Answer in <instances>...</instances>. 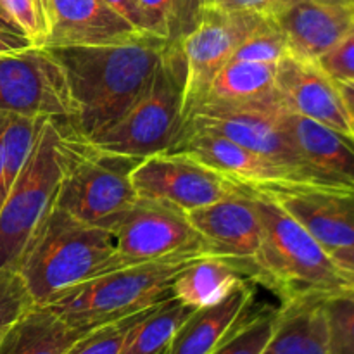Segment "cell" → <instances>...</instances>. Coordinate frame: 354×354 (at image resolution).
Here are the masks:
<instances>
[{
  "mask_svg": "<svg viewBox=\"0 0 354 354\" xmlns=\"http://www.w3.org/2000/svg\"><path fill=\"white\" fill-rule=\"evenodd\" d=\"M166 41L144 35L123 44L45 47L61 68L73 104L71 120H57L82 138L109 128L156 71Z\"/></svg>",
  "mask_w": 354,
  "mask_h": 354,
  "instance_id": "6da1fadb",
  "label": "cell"
},
{
  "mask_svg": "<svg viewBox=\"0 0 354 354\" xmlns=\"http://www.w3.org/2000/svg\"><path fill=\"white\" fill-rule=\"evenodd\" d=\"M123 266L107 228L52 207L31 234L14 270L26 283L33 304L44 306L80 283Z\"/></svg>",
  "mask_w": 354,
  "mask_h": 354,
  "instance_id": "7a4b0ae2",
  "label": "cell"
},
{
  "mask_svg": "<svg viewBox=\"0 0 354 354\" xmlns=\"http://www.w3.org/2000/svg\"><path fill=\"white\" fill-rule=\"evenodd\" d=\"M254 197L263 235L258 252L248 266V279L273 290L282 304L297 297L344 290V280L320 242L275 199Z\"/></svg>",
  "mask_w": 354,
  "mask_h": 354,
  "instance_id": "3957f363",
  "label": "cell"
},
{
  "mask_svg": "<svg viewBox=\"0 0 354 354\" xmlns=\"http://www.w3.org/2000/svg\"><path fill=\"white\" fill-rule=\"evenodd\" d=\"M196 258L138 263L95 277L52 299L48 306L73 328L90 332L133 317L173 297L176 277Z\"/></svg>",
  "mask_w": 354,
  "mask_h": 354,
  "instance_id": "277c9868",
  "label": "cell"
},
{
  "mask_svg": "<svg viewBox=\"0 0 354 354\" xmlns=\"http://www.w3.org/2000/svg\"><path fill=\"white\" fill-rule=\"evenodd\" d=\"M187 66L180 41H166L144 92L104 131L85 138L106 152L144 159L161 154L175 142L185 121Z\"/></svg>",
  "mask_w": 354,
  "mask_h": 354,
  "instance_id": "5b68a950",
  "label": "cell"
},
{
  "mask_svg": "<svg viewBox=\"0 0 354 354\" xmlns=\"http://www.w3.org/2000/svg\"><path fill=\"white\" fill-rule=\"evenodd\" d=\"M54 121L62 133L64 154V175L54 207L76 220L102 227L137 203L131 173L142 159L100 151L61 121Z\"/></svg>",
  "mask_w": 354,
  "mask_h": 354,
  "instance_id": "8992f818",
  "label": "cell"
},
{
  "mask_svg": "<svg viewBox=\"0 0 354 354\" xmlns=\"http://www.w3.org/2000/svg\"><path fill=\"white\" fill-rule=\"evenodd\" d=\"M62 175V133L54 120H45L30 158L0 207V270L16 268L31 234L54 207Z\"/></svg>",
  "mask_w": 354,
  "mask_h": 354,
  "instance_id": "52a82bcc",
  "label": "cell"
},
{
  "mask_svg": "<svg viewBox=\"0 0 354 354\" xmlns=\"http://www.w3.org/2000/svg\"><path fill=\"white\" fill-rule=\"evenodd\" d=\"M102 228L114 235L118 254L127 266L209 254L185 213L140 197Z\"/></svg>",
  "mask_w": 354,
  "mask_h": 354,
  "instance_id": "ba28073f",
  "label": "cell"
},
{
  "mask_svg": "<svg viewBox=\"0 0 354 354\" xmlns=\"http://www.w3.org/2000/svg\"><path fill=\"white\" fill-rule=\"evenodd\" d=\"M283 111L287 109L280 102L248 106L204 102L187 116L182 128L211 131L230 138L249 151L297 169L311 187H327L308 171L297 156L292 140L280 123V114Z\"/></svg>",
  "mask_w": 354,
  "mask_h": 354,
  "instance_id": "9c48e42d",
  "label": "cell"
},
{
  "mask_svg": "<svg viewBox=\"0 0 354 354\" xmlns=\"http://www.w3.org/2000/svg\"><path fill=\"white\" fill-rule=\"evenodd\" d=\"M165 154L192 159L254 196H270L294 187H311L297 169L211 131L182 128Z\"/></svg>",
  "mask_w": 354,
  "mask_h": 354,
  "instance_id": "30bf717a",
  "label": "cell"
},
{
  "mask_svg": "<svg viewBox=\"0 0 354 354\" xmlns=\"http://www.w3.org/2000/svg\"><path fill=\"white\" fill-rule=\"evenodd\" d=\"M0 111L71 120L73 104L61 68L45 47L31 45L0 55Z\"/></svg>",
  "mask_w": 354,
  "mask_h": 354,
  "instance_id": "8fae6325",
  "label": "cell"
},
{
  "mask_svg": "<svg viewBox=\"0 0 354 354\" xmlns=\"http://www.w3.org/2000/svg\"><path fill=\"white\" fill-rule=\"evenodd\" d=\"M131 182L140 199L185 214L228 196L249 192L192 159L165 152L142 159L131 173Z\"/></svg>",
  "mask_w": 354,
  "mask_h": 354,
  "instance_id": "7c38bea8",
  "label": "cell"
},
{
  "mask_svg": "<svg viewBox=\"0 0 354 354\" xmlns=\"http://www.w3.org/2000/svg\"><path fill=\"white\" fill-rule=\"evenodd\" d=\"M261 19L263 16L258 14L203 7L199 23L180 40L187 66L183 100L185 120L203 102L213 78L230 62L235 48Z\"/></svg>",
  "mask_w": 354,
  "mask_h": 354,
  "instance_id": "4fadbf2b",
  "label": "cell"
},
{
  "mask_svg": "<svg viewBox=\"0 0 354 354\" xmlns=\"http://www.w3.org/2000/svg\"><path fill=\"white\" fill-rule=\"evenodd\" d=\"M211 256L235 263L248 277L261 244L263 225L251 192H241L187 213Z\"/></svg>",
  "mask_w": 354,
  "mask_h": 354,
  "instance_id": "5bb4252c",
  "label": "cell"
},
{
  "mask_svg": "<svg viewBox=\"0 0 354 354\" xmlns=\"http://www.w3.org/2000/svg\"><path fill=\"white\" fill-rule=\"evenodd\" d=\"M277 93L289 113L353 135V120L335 80H332L317 61L287 54L277 68Z\"/></svg>",
  "mask_w": 354,
  "mask_h": 354,
  "instance_id": "9a60e30c",
  "label": "cell"
},
{
  "mask_svg": "<svg viewBox=\"0 0 354 354\" xmlns=\"http://www.w3.org/2000/svg\"><path fill=\"white\" fill-rule=\"evenodd\" d=\"M327 252L354 245V187H294L270 194Z\"/></svg>",
  "mask_w": 354,
  "mask_h": 354,
  "instance_id": "2e32d148",
  "label": "cell"
},
{
  "mask_svg": "<svg viewBox=\"0 0 354 354\" xmlns=\"http://www.w3.org/2000/svg\"><path fill=\"white\" fill-rule=\"evenodd\" d=\"M270 19L286 37L290 55L318 61L354 26V7L286 0Z\"/></svg>",
  "mask_w": 354,
  "mask_h": 354,
  "instance_id": "e0dca14e",
  "label": "cell"
},
{
  "mask_svg": "<svg viewBox=\"0 0 354 354\" xmlns=\"http://www.w3.org/2000/svg\"><path fill=\"white\" fill-rule=\"evenodd\" d=\"M142 33L104 0H48L47 35L41 47L106 45L135 40Z\"/></svg>",
  "mask_w": 354,
  "mask_h": 354,
  "instance_id": "ac0fdd59",
  "label": "cell"
},
{
  "mask_svg": "<svg viewBox=\"0 0 354 354\" xmlns=\"http://www.w3.org/2000/svg\"><path fill=\"white\" fill-rule=\"evenodd\" d=\"M280 123L315 178L327 187H354V137L289 111Z\"/></svg>",
  "mask_w": 354,
  "mask_h": 354,
  "instance_id": "d6986e66",
  "label": "cell"
},
{
  "mask_svg": "<svg viewBox=\"0 0 354 354\" xmlns=\"http://www.w3.org/2000/svg\"><path fill=\"white\" fill-rule=\"evenodd\" d=\"M256 283H242L227 299L194 310L173 335L166 354H209L256 299Z\"/></svg>",
  "mask_w": 354,
  "mask_h": 354,
  "instance_id": "ffe728a7",
  "label": "cell"
},
{
  "mask_svg": "<svg viewBox=\"0 0 354 354\" xmlns=\"http://www.w3.org/2000/svg\"><path fill=\"white\" fill-rule=\"evenodd\" d=\"M324 297H297L280 304L279 322L261 354H330Z\"/></svg>",
  "mask_w": 354,
  "mask_h": 354,
  "instance_id": "44dd1931",
  "label": "cell"
},
{
  "mask_svg": "<svg viewBox=\"0 0 354 354\" xmlns=\"http://www.w3.org/2000/svg\"><path fill=\"white\" fill-rule=\"evenodd\" d=\"M82 335L48 306L33 304L9 328L0 354H66Z\"/></svg>",
  "mask_w": 354,
  "mask_h": 354,
  "instance_id": "7402d4cb",
  "label": "cell"
},
{
  "mask_svg": "<svg viewBox=\"0 0 354 354\" xmlns=\"http://www.w3.org/2000/svg\"><path fill=\"white\" fill-rule=\"evenodd\" d=\"M248 280L245 273L235 263L206 254L190 263L176 277L171 286V294L185 306L201 310L227 299Z\"/></svg>",
  "mask_w": 354,
  "mask_h": 354,
  "instance_id": "603a6c76",
  "label": "cell"
},
{
  "mask_svg": "<svg viewBox=\"0 0 354 354\" xmlns=\"http://www.w3.org/2000/svg\"><path fill=\"white\" fill-rule=\"evenodd\" d=\"M277 68L279 64H265V62H227L213 78L209 90L201 104H228V106L282 104L277 93Z\"/></svg>",
  "mask_w": 354,
  "mask_h": 354,
  "instance_id": "cb8c5ba5",
  "label": "cell"
},
{
  "mask_svg": "<svg viewBox=\"0 0 354 354\" xmlns=\"http://www.w3.org/2000/svg\"><path fill=\"white\" fill-rule=\"evenodd\" d=\"M192 311V308L185 306L175 297L162 301L131 327L120 354H159L166 351L175 332Z\"/></svg>",
  "mask_w": 354,
  "mask_h": 354,
  "instance_id": "d4e9b609",
  "label": "cell"
},
{
  "mask_svg": "<svg viewBox=\"0 0 354 354\" xmlns=\"http://www.w3.org/2000/svg\"><path fill=\"white\" fill-rule=\"evenodd\" d=\"M48 118L9 114L2 138V171H0V207L30 158L38 133Z\"/></svg>",
  "mask_w": 354,
  "mask_h": 354,
  "instance_id": "484cf974",
  "label": "cell"
},
{
  "mask_svg": "<svg viewBox=\"0 0 354 354\" xmlns=\"http://www.w3.org/2000/svg\"><path fill=\"white\" fill-rule=\"evenodd\" d=\"M147 33L165 41H180L199 23V0H137Z\"/></svg>",
  "mask_w": 354,
  "mask_h": 354,
  "instance_id": "4316f807",
  "label": "cell"
},
{
  "mask_svg": "<svg viewBox=\"0 0 354 354\" xmlns=\"http://www.w3.org/2000/svg\"><path fill=\"white\" fill-rule=\"evenodd\" d=\"M256 299L244 311L227 337L209 354H261L279 322L280 308H254Z\"/></svg>",
  "mask_w": 354,
  "mask_h": 354,
  "instance_id": "83f0119b",
  "label": "cell"
},
{
  "mask_svg": "<svg viewBox=\"0 0 354 354\" xmlns=\"http://www.w3.org/2000/svg\"><path fill=\"white\" fill-rule=\"evenodd\" d=\"M328 353L354 354V292L339 290L324 297Z\"/></svg>",
  "mask_w": 354,
  "mask_h": 354,
  "instance_id": "f1b7e54d",
  "label": "cell"
},
{
  "mask_svg": "<svg viewBox=\"0 0 354 354\" xmlns=\"http://www.w3.org/2000/svg\"><path fill=\"white\" fill-rule=\"evenodd\" d=\"M287 54V40L280 28L270 17H263L261 23L235 48L230 61L279 64Z\"/></svg>",
  "mask_w": 354,
  "mask_h": 354,
  "instance_id": "f546056e",
  "label": "cell"
},
{
  "mask_svg": "<svg viewBox=\"0 0 354 354\" xmlns=\"http://www.w3.org/2000/svg\"><path fill=\"white\" fill-rule=\"evenodd\" d=\"M151 310H145L142 313L133 315V317L123 318L120 322H113V324L102 325V327L86 332L66 354H120V349L123 346L124 339H127L128 332Z\"/></svg>",
  "mask_w": 354,
  "mask_h": 354,
  "instance_id": "4dcf8cb0",
  "label": "cell"
},
{
  "mask_svg": "<svg viewBox=\"0 0 354 354\" xmlns=\"http://www.w3.org/2000/svg\"><path fill=\"white\" fill-rule=\"evenodd\" d=\"M33 306L26 283L16 270H0V342L17 318Z\"/></svg>",
  "mask_w": 354,
  "mask_h": 354,
  "instance_id": "1f68e13d",
  "label": "cell"
},
{
  "mask_svg": "<svg viewBox=\"0 0 354 354\" xmlns=\"http://www.w3.org/2000/svg\"><path fill=\"white\" fill-rule=\"evenodd\" d=\"M317 62L335 82H354V26Z\"/></svg>",
  "mask_w": 354,
  "mask_h": 354,
  "instance_id": "d6a6232c",
  "label": "cell"
},
{
  "mask_svg": "<svg viewBox=\"0 0 354 354\" xmlns=\"http://www.w3.org/2000/svg\"><path fill=\"white\" fill-rule=\"evenodd\" d=\"M2 2L6 9L9 10L14 23L17 24V28L35 45L41 47L45 38V30L40 21V16H38L37 7H35V0H2Z\"/></svg>",
  "mask_w": 354,
  "mask_h": 354,
  "instance_id": "836d02e7",
  "label": "cell"
},
{
  "mask_svg": "<svg viewBox=\"0 0 354 354\" xmlns=\"http://www.w3.org/2000/svg\"><path fill=\"white\" fill-rule=\"evenodd\" d=\"M286 0H213L207 7H216L230 12H249L263 17H272Z\"/></svg>",
  "mask_w": 354,
  "mask_h": 354,
  "instance_id": "e575fe53",
  "label": "cell"
},
{
  "mask_svg": "<svg viewBox=\"0 0 354 354\" xmlns=\"http://www.w3.org/2000/svg\"><path fill=\"white\" fill-rule=\"evenodd\" d=\"M104 2H106L111 9L116 10L121 17H124L131 26L137 28V30L142 31V33H147L144 14H142L140 7H138L137 0H104Z\"/></svg>",
  "mask_w": 354,
  "mask_h": 354,
  "instance_id": "d590c367",
  "label": "cell"
},
{
  "mask_svg": "<svg viewBox=\"0 0 354 354\" xmlns=\"http://www.w3.org/2000/svg\"><path fill=\"white\" fill-rule=\"evenodd\" d=\"M328 254H330L332 261L337 266L339 273H341L342 280H344V290H354V245L353 248L335 249V251L328 252Z\"/></svg>",
  "mask_w": 354,
  "mask_h": 354,
  "instance_id": "8d00e7d4",
  "label": "cell"
},
{
  "mask_svg": "<svg viewBox=\"0 0 354 354\" xmlns=\"http://www.w3.org/2000/svg\"><path fill=\"white\" fill-rule=\"evenodd\" d=\"M35 45L28 37L19 33H10V31L0 30V55L10 54V52L23 50V48Z\"/></svg>",
  "mask_w": 354,
  "mask_h": 354,
  "instance_id": "74e56055",
  "label": "cell"
},
{
  "mask_svg": "<svg viewBox=\"0 0 354 354\" xmlns=\"http://www.w3.org/2000/svg\"><path fill=\"white\" fill-rule=\"evenodd\" d=\"M337 86L346 104V109L354 121V82H337Z\"/></svg>",
  "mask_w": 354,
  "mask_h": 354,
  "instance_id": "f35d334b",
  "label": "cell"
},
{
  "mask_svg": "<svg viewBox=\"0 0 354 354\" xmlns=\"http://www.w3.org/2000/svg\"><path fill=\"white\" fill-rule=\"evenodd\" d=\"M0 23H3V24H6V26L9 28L10 31H14V33L24 35L23 31H21L19 28H17V24L14 23V21H12V17H10L9 10L6 9V6H3V2H2V0H0ZM24 37H26V35H24Z\"/></svg>",
  "mask_w": 354,
  "mask_h": 354,
  "instance_id": "ab89813d",
  "label": "cell"
},
{
  "mask_svg": "<svg viewBox=\"0 0 354 354\" xmlns=\"http://www.w3.org/2000/svg\"><path fill=\"white\" fill-rule=\"evenodd\" d=\"M7 120H9V113H2V111H0V171H2V138Z\"/></svg>",
  "mask_w": 354,
  "mask_h": 354,
  "instance_id": "60d3db41",
  "label": "cell"
},
{
  "mask_svg": "<svg viewBox=\"0 0 354 354\" xmlns=\"http://www.w3.org/2000/svg\"><path fill=\"white\" fill-rule=\"evenodd\" d=\"M318 2L328 3V6H351L354 7V3L351 0H318Z\"/></svg>",
  "mask_w": 354,
  "mask_h": 354,
  "instance_id": "b9f144b4",
  "label": "cell"
},
{
  "mask_svg": "<svg viewBox=\"0 0 354 354\" xmlns=\"http://www.w3.org/2000/svg\"><path fill=\"white\" fill-rule=\"evenodd\" d=\"M201 2V6L203 7H207V6H211V3H213V0H199Z\"/></svg>",
  "mask_w": 354,
  "mask_h": 354,
  "instance_id": "7bdbcfd3",
  "label": "cell"
},
{
  "mask_svg": "<svg viewBox=\"0 0 354 354\" xmlns=\"http://www.w3.org/2000/svg\"><path fill=\"white\" fill-rule=\"evenodd\" d=\"M0 30H2V31H10L9 28H7L6 24H3V23H0ZM10 33H14V31H10Z\"/></svg>",
  "mask_w": 354,
  "mask_h": 354,
  "instance_id": "ee69618b",
  "label": "cell"
},
{
  "mask_svg": "<svg viewBox=\"0 0 354 354\" xmlns=\"http://www.w3.org/2000/svg\"><path fill=\"white\" fill-rule=\"evenodd\" d=\"M353 135H354V121H353Z\"/></svg>",
  "mask_w": 354,
  "mask_h": 354,
  "instance_id": "f6af8a7d",
  "label": "cell"
},
{
  "mask_svg": "<svg viewBox=\"0 0 354 354\" xmlns=\"http://www.w3.org/2000/svg\"><path fill=\"white\" fill-rule=\"evenodd\" d=\"M159 354H166V351H162V353H159Z\"/></svg>",
  "mask_w": 354,
  "mask_h": 354,
  "instance_id": "bcb514c9",
  "label": "cell"
},
{
  "mask_svg": "<svg viewBox=\"0 0 354 354\" xmlns=\"http://www.w3.org/2000/svg\"><path fill=\"white\" fill-rule=\"evenodd\" d=\"M351 2H353V3H354V0H351Z\"/></svg>",
  "mask_w": 354,
  "mask_h": 354,
  "instance_id": "7dc6e473",
  "label": "cell"
},
{
  "mask_svg": "<svg viewBox=\"0 0 354 354\" xmlns=\"http://www.w3.org/2000/svg\"><path fill=\"white\" fill-rule=\"evenodd\" d=\"M353 292H354V290H353Z\"/></svg>",
  "mask_w": 354,
  "mask_h": 354,
  "instance_id": "c3c4849f",
  "label": "cell"
}]
</instances>
